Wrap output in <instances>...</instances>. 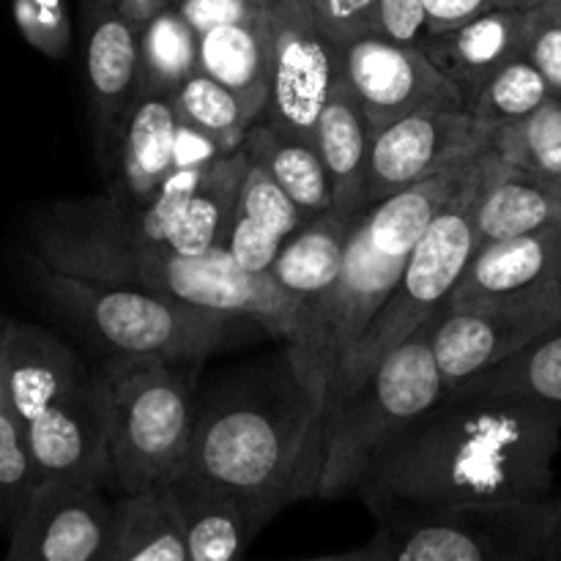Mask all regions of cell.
<instances>
[{
	"label": "cell",
	"mask_w": 561,
	"mask_h": 561,
	"mask_svg": "<svg viewBox=\"0 0 561 561\" xmlns=\"http://www.w3.org/2000/svg\"><path fill=\"white\" fill-rule=\"evenodd\" d=\"M561 405L447 389L362 480L370 504H515L551 496Z\"/></svg>",
	"instance_id": "6da1fadb"
},
{
	"label": "cell",
	"mask_w": 561,
	"mask_h": 561,
	"mask_svg": "<svg viewBox=\"0 0 561 561\" xmlns=\"http://www.w3.org/2000/svg\"><path fill=\"white\" fill-rule=\"evenodd\" d=\"M33 257L71 277L129 285L173 296L206 310L252 318L299 348L310 327V307L285 294L268 272L252 274L225 247L186 255L168 244H142L121 233L96 197L55 201L38 208L27 225Z\"/></svg>",
	"instance_id": "7a4b0ae2"
},
{
	"label": "cell",
	"mask_w": 561,
	"mask_h": 561,
	"mask_svg": "<svg viewBox=\"0 0 561 561\" xmlns=\"http://www.w3.org/2000/svg\"><path fill=\"white\" fill-rule=\"evenodd\" d=\"M474 162L383 197L356 222L337 283L312 312L305 343L288 351L296 383L321 422L340 365L394 290L416 241L463 186Z\"/></svg>",
	"instance_id": "3957f363"
},
{
	"label": "cell",
	"mask_w": 561,
	"mask_h": 561,
	"mask_svg": "<svg viewBox=\"0 0 561 561\" xmlns=\"http://www.w3.org/2000/svg\"><path fill=\"white\" fill-rule=\"evenodd\" d=\"M31 277L60 316L121 356L197 365L219 348L230 321H236L228 312L206 310L153 290L60 274L33 255Z\"/></svg>",
	"instance_id": "277c9868"
},
{
	"label": "cell",
	"mask_w": 561,
	"mask_h": 561,
	"mask_svg": "<svg viewBox=\"0 0 561 561\" xmlns=\"http://www.w3.org/2000/svg\"><path fill=\"white\" fill-rule=\"evenodd\" d=\"M431 332L433 318L383 356L329 416L318 496L343 499L359 491L370 466L447 394Z\"/></svg>",
	"instance_id": "5b68a950"
},
{
	"label": "cell",
	"mask_w": 561,
	"mask_h": 561,
	"mask_svg": "<svg viewBox=\"0 0 561 561\" xmlns=\"http://www.w3.org/2000/svg\"><path fill=\"white\" fill-rule=\"evenodd\" d=\"M493 151L496 148H491V151L477 159L463 186L433 217L422 239L416 241L414 252H411L409 263H405L389 299L376 312L359 343L343 359L332 381V389H329L323 425L334 414V409L370 376L373 367L383 356L392 354L400 343H405L422 323L431 321L438 307L453 296L455 285L460 283L477 250L474 208L477 201H480L482 181H485Z\"/></svg>",
	"instance_id": "8992f818"
},
{
	"label": "cell",
	"mask_w": 561,
	"mask_h": 561,
	"mask_svg": "<svg viewBox=\"0 0 561 561\" xmlns=\"http://www.w3.org/2000/svg\"><path fill=\"white\" fill-rule=\"evenodd\" d=\"M376 535L332 553L348 561H546L548 496L515 504H370Z\"/></svg>",
	"instance_id": "52a82bcc"
},
{
	"label": "cell",
	"mask_w": 561,
	"mask_h": 561,
	"mask_svg": "<svg viewBox=\"0 0 561 561\" xmlns=\"http://www.w3.org/2000/svg\"><path fill=\"white\" fill-rule=\"evenodd\" d=\"M107 482L121 493L164 485L190 466V400L173 365L121 356L107 373Z\"/></svg>",
	"instance_id": "ba28073f"
},
{
	"label": "cell",
	"mask_w": 561,
	"mask_h": 561,
	"mask_svg": "<svg viewBox=\"0 0 561 561\" xmlns=\"http://www.w3.org/2000/svg\"><path fill=\"white\" fill-rule=\"evenodd\" d=\"M307 436L323 442L321 427L294 433L266 411L233 405L195 425L190 466L244 499L268 524L305 493Z\"/></svg>",
	"instance_id": "9c48e42d"
},
{
	"label": "cell",
	"mask_w": 561,
	"mask_h": 561,
	"mask_svg": "<svg viewBox=\"0 0 561 561\" xmlns=\"http://www.w3.org/2000/svg\"><path fill=\"white\" fill-rule=\"evenodd\" d=\"M561 323V277L518 294L469 305H442L431 345L447 387L469 381Z\"/></svg>",
	"instance_id": "30bf717a"
},
{
	"label": "cell",
	"mask_w": 561,
	"mask_h": 561,
	"mask_svg": "<svg viewBox=\"0 0 561 561\" xmlns=\"http://www.w3.org/2000/svg\"><path fill=\"white\" fill-rule=\"evenodd\" d=\"M496 126L469 110H420L394 121L373 140L365 206L471 164L496 148Z\"/></svg>",
	"instance_id": "8fae6325"
},
{
	"label": "cell",
	"mask_w": 561,
	"mask_h": 561,
	"mask_svg": "<svg viewBox=\"0 0 561 561\" xmlns=\"http://www.w3.org/2000/svg\"><path fill=\"white\" fill-rule=\"evenodd\" d=\"M272 31V93L261 121L316 142L318 115L340 75V49L305 0H266Z\"/></svg>",
	"instance_id": "7c38bea8"
},
{
	"label": "cell",
	"mask_w": 561,
	"mask_h": 561,
	"mask_svg": "<svg viewBox=\"0 0 561 561\" xmlns=\"http://www.w3.org/2000/svg\"><path fill=\"white\" fill-rule=\"evenodd\" d=\"M113 502L102 482L42 480L11 520L9 561H107Z\"/></svg>",
	"instance_id": "4fadbf2b"
},
{
	"label": "cell",
	"mask_w": 561,
	"mask_h": 561,
	"mask_svg": "<svg viewBox=\"0 0 561 561\" xmlns=\"http://www.w3.org/2000/svg\"><path fill=\"white\" fill-rule=\"evenodd\" d=\"M337 49L376 135L420 110H466L458 88L427 58L422 44L362 36L337 44Z\"/></svg>",
	"instance_id": "5bb4252c"
},
{
	"label": "cell",
	"mask_w": 561,
	"mask_h": 561,
	"mask_svg": "<svg viewBox=\"0 0 561 561\" xmlns=\"http://www.w3.org/2000/svg\"><path fill=\"white\" fill-rule=\"evenodd\" d=\"M25 433L38 482H107V400L102 378H91L69 398L49 405Z\"/></svg>",
	"instance_id": "9a60e30c"
},
{
	"label": "cell",
	"mask_w": 561,
	"mask_h": 561,
	"mask_svg": "<svg viewBox=\"0 0 561 561\" xmlns=\"http://www.w3.org/2000/svg\"><path fill=\"white\" fill-rule=\"evenodd\" d=\"M82 25L96 146L99 153H110L115 131L137 96L140 25L121 9L118 0H82Z\"/></svg>",
	"instance_id": "2e32d148"
},
{
	"label": "cell",
	"mask_w": 561,
	"mask_h": 561,
	"mask_svg": "<svg viewBox=\"0 0 561 561\" xmlns=\"http://www.w3.org/2000/svg\"><path fill=\"white\" fill-rule=\"evenodd\" d=\"M0 356L5 394L22 427L93 378L64 340L33 323L0 321Z\"/></svg>",
	"instance_id": "e0dca14e"
},
{
	"label": "cell",
	"mask_w": 561,
	"mask_h": 561,
	"mask_svg": "<svg viewBox=\"0 0 561 561\" xmlns=\"http://www.w3.org/2000/svg\"><path fill=\"white\" fill-rule=\"evenodd\" d=\"M526 36H529V5H513V9L488 11L449 31L431 33L422 42V49L458 88L469 110L482 85L504 64L524 55Z\"/></svg>",
	"instance_id": "ac0fdd59"
},
{
	"label": "cell",
	"mask_w": 561,
	"mask_h": 561,
	"mask_svg": "<svg viewBox=\"0 0 561 561\" xmlns=\"http://www.w3.org/2000/svg\"><path fill=\"white\" fill-rule=\"evenodd\" d=\"M184 518L192 561L239 559L266 520L241 496L192 466L168 482Z\"/></svg>",
	"instance_id": "d6986e66"
},
{
	"label": "cell",
	"mask_w": 561,
	"mask_h": 561,
	"mask_svg": "<svg viewBox=\"0 0 561 561\" xmlns=\"http://www.w3.org/2000/svg\"><path fill=\"white\" fill-rule=\"evenodd\" d=\"M376 131L340 60V75L318 115L316 148L332 181L334 208L365 214V184Z\"/></svg>",
	"instance_id": "ffe728a7"
},
{
	"label": "cell",
	"mask_w": 561,
	"mask_h": 561,
	"mask_svg": "<svg viewBox=\"0 0 561 561\" xmlns=\"http://www.w3.org/2000/svg\"><path fill=\"white\" fill-rule=\"evenodd\" d=\"M175 131L179 110L173 96H135L110 146V153L118 162V184L113 192L137 203L148 201L173 170Z\"/></svg>",
	"instance_id": "44dd1931"
},
{
	"label": "cell",
	"mask_w": 561,
	"mask_h": 561,
	"mask_svg": "<svg viewBox=\"0 0 561 561\" xmlns=\"http://www.w3.org/2000/svg\"><path fill=\"white\" fill-rule=\"evenodd\" d=\"M553 277H561V222L477 250L444 305L518 294Z\"/></svg>",
	"instance_id": "7402d4cb"
},
{
	"label": "cell",
	"mask_w": 561,
	"mask_h": 561,
	"mask_svg": "<svg viewBox=\"0 0 561 561\" xmlns=\"http://www.w3.org/2000/svg\"><path fill=\"white\" fill-rule=\"evenodd\" d=\"M359 217L362 214L340 211V208L332 206L329 211H321L318 217L307 219L285 241L283 250L277 252V257L268 266V277L285 294L296 296V299L310 307V321L312 312L327 299V294L337 283L340 272H343L345 250H348V241L354 236Z\"/></svg>",
	"instance_id": "603a6c76"
},
{
	"label": "cell",
	"mask_w": 561,
	"mask_h": 561,
	"mask_svg": "<svg viewBox=\"0 0 561 561\" xmlns=\"http://www.w3.org/2000/svg\"><path fill=\"white\" fill-rule=\"evenodd\" d=\"M197 69L239 96L250 121H261L272 93V31L268 16L219 25L197 36Z\"/></svg>",
	"instance_id": "cb8c5ba5"
},
{
	"label": "cell",
	"mask_w": 561,
	"mask_h": 561,
	"mask_svg": "<svg viewBox=\"0 0 561 561\" xmlns=\"http://www.w3.org/2000/svg\"><path fill=\"white\" fill-rule=\"evenodd\" d=\"M107 561H192L181 507L168 482L115 499Z\"/></svg>",
	"instance_id": "d4e9b609"
},
{
	"label": "cell",
	"mask_w": 561,
	"mask_h": 561,
	"mask_svg": "<svg viewBox=\"0 0 561 561\" xmlns=\"http://www.w3.org/2000/svg\"><path fill=\"white\" fill-rule=\"evenodd\" d=\"M561 222V197L493 151L474 208L477 250ZM474 250V252H477Z\"/></svg>",
	"instance_id": "484cf974"
},
{
	"label": "cell",
	"mask_w": 561,
	"mask_h": 561,
	"mask_svg": "<svg viewBox=\"0 0 561 561\" xmlns=\"http://www.w3.org/2000/svg\"><path fill=\"white\" fill-rule=\"evenodd\" d=\"M241 146H244L250 162L261 164L283 186L285 195L299 206L305 219L318 217L334 206L332 181H329L327 164H323L316 142L296 140V137L274 129L266 121H255L247 129Z\"/></svg>",
	"instance_id": "4316f807"
},
{
	"label": "cell",
	"mask_w": 561,
	"mask_h": 561,
	"mask_svg": "<svg viewBox=\"0 0 561 561\" xmlns=\"http://www.w3.org/2000/svg\"><path fill=\"white\" fill-rule=\"evenodd\" d=\"M247 164H250V157L241 146L239 151L219 157L203 173L195 195L190 197L173 230V239H170L173 250L186 252V255H203V252L225 244V236H228L241 201Z\"/></svg>",
	"instance_id": "83f0119b"
},
{
	"label": "cell",
	"mask_w": 561,
	"mask_h": 561,
	"mask_svg": "<svg viewBox=\"0 0 561 561\" xmlns=\"http://www.w3.org/2000/svg\"><path fill=\"white\" fill-rule=\"evenodd\" d=\"M453 389L463 392H491L513 394V398L537 400V403L561 405V323L548 329L526 348L515 351L513 356L499 365L477 373L469 381Z\"/></svg>",
	"instance_id": "f1b7e54d"
},
{
	"label": "cell",
	"mask_w": 561,
	"mask_h": 561,
	"mask_svg": "<svg viewBox=\"0 0 561 561\" xmlns=\"http://www.w3.org/2000/svg\"><path fill=\"white\" fill-rule=\"evenodd\" d=\"M192 71H197V33L170 3L140 25L137 96H173Z\"/></svg>",
	"instance_id": "f546056e"
},
{
	"label": "cell",
	"mask_w": 561,
	"mask_h": 561,
	"mask_svg": "<svg viewBox=\"0 0 561 561\" xmlns=\"http://www.w3.org/2000/svg\"><path fill=\"white\" fill-rule=\"evenodd\" d=\"M496 151L510 168L561 197V99L551 96L520 124L496 131Z\"/></svg>",
	"instance_id": "4dcf8cb0"
},
{
	"label": "cell",
	"mask_w": 561,
	"mask_h": 561,
	"mask_svg": "<svg viewBox=\"0 0 561 561\" xmlns=\"http://www.w3.org/2000/svg\"><path fill=\"white\" fill-rule=\"evenodd\" d=\"M173 102L179 110V118L214 137L225 153L239 151L247 129L252 126L239 96L201 69L192 71L181 82L179 91L173 93Z\"/></svg>",
	"instance_id": "1f68e13d"
},
{
	"label": "cell",
	"mask_w": 561,
	"mask_h": 561,
	"mask_svg": "<svg viewBox=\"0 0 561 561\" xmlns=\"http://www.w3.org/2000/svg\"><path fill=\"white\" fill-rule=\"evenodd\" d=\"M551 96L553 91L546 82V77L537 71V66L526 55H518L510 64H504L482 85L474 102L469 104V113H474L485 124H493L496 129H502V126H513L526 121Z\"/></svg>",
	"instance_id": "d6a6232c"
},
{
	"label": "cell",
	"mask_w": 561,
	"mask_h": 561,
	"mask_svg": "<svg viewBox=\"0 0 561 561\" xmlns=\"http://www.w3.org/2000/svg\"><path fill=\"white\" fill-rule=\"evenodd\" d=\"M236 217L247 219L263 233H268L277 241H288L301 225L307 222L305 214L299 211L294 201L285 195L283 186L261 168V164H247L244 186H241V201L236 208Z\"/></svg>",
	"instance_id": "836d02e7"
},
{
	"label": "cell",
	"mask_w": 561,
	"mask_h": 561,
	"mask_svg": "<svg viewBox=\"0 0 561 561\" xmlns=\"http://www.w3.org/2000/svg\"><path fill=\"white\" fill-rule=\"evenodd\" d=\"M36 466H33L27 433L16 420L11 403H0V493L9 510V526L36 488Z\"/></svg>",
	"instance_id": "e575fe53"
},
{
	"label": "cell",
	"mask_w": 561,
	"mask_h": 561,
	"mask_svg": "<svg viewBox=\"0 0 561 561\" xmlns=\"http://www.w3.org/2000/svg\"><path fill=\"white\" fill-rule=\"evenodd\" d=\"M14 22L22 38L47 58L69 53L71 22L64 0H14Z\"/></svg>",
	"instance_id": "d590c367"
},
{
	"label": "cell",
	"mask_w": 561,
	"mask_h": 561,
	"mask_svg": "<svg viewBox=\"0 0 561 561\" xmlns=\"http://www.w3.org/2000/svg\"><path fill=\"white\" fill-rule=\"evenodd\" d=\"M524 55L546 77L553 96L561 99V5H529Z\"/></svg>",
	"instance_id": "8d00e7d4"
},
{
	"label": "cell",
	"mask_w": 561,
	"mask_h": 561,
	"mask_svg": "<svg viewBox=\"0 0 561 561\" xmlns=\"http://www.w3.org/2000/svg\"><path fill=\"white\" fill-rule=\"evenodd\" d=\"M334 44L378 36V0H305Z\"/></svg>",
	"instance_id": "74e56055"
},
{
	"label": "cell",
	"mask_w": 561,
	"mask_h": 561,
	"mask_svg": "<svg viewBox=\"0 0 561 561\" xmlns=\"http://www.w3.org/2000/svg\"><path fill=\"white\" fill-rule=\"evenodd\" d=\"M173 5L197 36L211 27L255 22L266 14V0H173Z\"/></svg>",
	"instance_id": "f35d334b"
},
{
	"label": "cell",
	"mask_w": 561,
	"mask_h": 561,
	"mask_svg": "<svg viewBox=\"0 0 561 561\" xmlns=\"http://www.w3.org/2000/svg\"><path fill=\"white\" fill-rule=\"evenodd\" d=\"M378 36L398 44H422L431 36L422 0H378Z\"/></svg>",
	"instance_id": "ab89813d"
},
{
	"label": "cell",
	"mask_w": 561,
	"mask_h": 561,
	"mask_svg": "<svg viewBox=\"0 0 561 561\" xmlns=\"http://www.w3.org/2000/svg\"><path fill=\"white\" fill-rule=\"evenodd\" d=\"M422 3H425L431 33H438L463 25V22L474 20V16L488 14V11L526 5V0H422Z\"/></svg>",
	"instance_id": "60d3db41"
},
{
	"label": "cell",
	"mask_w": 561,
	"mask_h": 561,
	"mask_svg": "<svg viewBox=\"0 0 561 561\" xmlns=\"http://www.w3.org/2000/svg\"><path fill=\"white\" fill-rule=\"evenodd\" d=\"M219 157H225L222 146H219L214 137H208L206 131L195 129L192 124L179 118V131H175V162L173 168H208L211 162H217Z\"/></svg>",
	"instance_id": "b9f144b4"
},
{
	"label": "cell",
	"mask_w": 561,
	"mask_h": 561,
	"mask_svg": "<svg viewBox=\"0 0 561 561\" xmlns=\"http://www.w3.org/2000/svg\"><path fill=\"white\" fill-rule=\"evenodd\" d=\"M546 561H561V496H548Z\"/></svg>",
	"instance_id": "7bdbcfd3"
},
{
	"label": "cell",
	"mask_w": 561,
	"mask_h": 561,
	"mask_svg": "<svg viewBox=\"0 0 561 561\" xmlns=\"http://www.w3.org/2000/svg\"><path fill=\"white\" fill-rule=\"evenodd\" d=\"M170 3H173V0H118L121 9H124L126 14L137 22V25H142L146 20H151L157 11H162L164 5H170Z\"/></svg>",
	"instance_id": "ee69618b"
},
{
	"label": "cell",
	"mask_w": 561,
	"mask_h": 561,
	"mask_svg": "<svg viewBox=\"0 0 561 561\" xmlns=\"http://www.w3.org/2000/svg\"><path fill=\"white\" fill-rule=\"evenodd\" d=\"M9 394H5V378H3V356H0V403H5Z\"/></svg>",
	"instance_id": "f6af8a7d"
},
{
	"label": "cell",
	"mask_w": 561,
	"mask_h": 561,
	"mask_svg": "<svg viewBox=\"0 0 561 561\" xmlns=\"http://www.w3.org/2000/svg\"><path fill=\"white\" fill-rule=\"evenodd\" d=\"M0 524H9V510H5L3 493H0Z\"/></svg>",
	"instance_id": "bcb514c9"
},
{
	"label": "cell",
	"mask_w": 561,
	"mask_h": 561,
	"mask_svg": "<svg viewBox=\"0 0 561 561\" xmlns=\"http://www.w3.org/2000/svg\"><path fill=\"white\" fill-rule=\"evenodd\" d=\"M526 5H561V0H526Z\"/></svg>",
	"instance_id": "7dc6e473"
}]
</instances>
